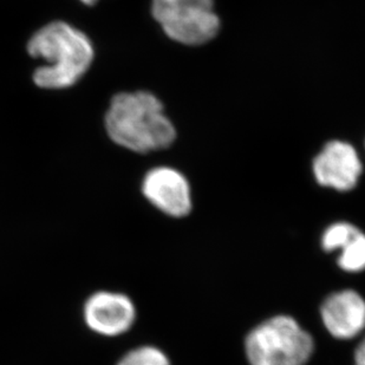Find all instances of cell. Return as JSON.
<instances>
[{"instance_id": "cell-1", "label": "cell", "mask_w": 365, "mask_h": 365, "mask_svg": "<svg viewBox=\"0 0 365 365\" xmlns=\"http://www.w3.org/2000/svg\"><path fill=\"white\" fill-rule=\"evenodd\" d=\"M34 58L45 64L34 73V82L41 89H66L86 75L93 61L89 37L66 21H52L39 29L28 43Z\"/></svg>"}, {"instance_id": "cell-2", "label": "cell", "mask_w": 365, "mask_h": 365, "mask_svg": "<svg viewBox=\"0 0 365 365\" xmlns=\"http://www.w3.org/2000/svg\"><path fill=\"white\" fill-rule=\"evenodd\" d=\"M106 129L111 141L140 154L167 148L176 136L163 103L147 91L115 95L106 114Z\"/></svg>"}, {"instance_id": "cell-3", "label": "cell", "mask_w": 365, "mask_h": 365, "mask_svg": "<svg viewBox=\"0 0 365 365\" xmlns=\"http://www.w3.org/2000/svg\"><path fill=\"white\" fill-rule=\"evenodd\" d=\"M314 351L312 336L285 314L262 322L245 339L250 365H307Z\"/></svg>"}, {"instance_id": "cell-4", "label": "cell", "mask_w": 365, "mask_h": 365, "mask_svg": "<svg viewBox=\"0 0 365 365\" xmlns=\"http://www.w3.org/2000/svg\"><path fill=\"white\" fill-rule=\"evenodd\" d=\"M152 14L165 35L181 44H205L220 29L214 0H153Z\"/></svg>"}, {"instance_id": "cell-5", "label": "cell", "mask_w": 365, "mask_h": 365, "mask_svg": "<svg viewBox=\"0 0 365 365\" xmlns=\"http://www.w3.org/2000/svg\"><path fill=\"white\" fill-rule=\"evenodd\" d=\"M86 327L104 337H118L130 330L136 321V307L123 293L98 291L83 307Z\"/></svg>"}, {"instance_id": "cell-6", "label": "cell", "mask_w": 365, "mask_h": 365, "mask_svg": "<svg viewBox=\"0 0 365 365\" xmlns=\"http://www.w3.org/2000/svg\"><path fill=\"white\" fill-rule=\"evenodd\" d=\"M362 170V163L356 149L341 141L327 143L314 161L317 182L339 192L355 188Z\"/></svg>"}, {"instance_id": "cell-7", "label": "cell", "mask_w": 365, "mask_h": 365, "mask_svg": "<svg viewBox=\"0 0 365 365\" xmlns=\"http://www.w3.org/2000/svg\"><path fill=\"white\" fill-rule=\"evenodd\" d=\"M145 199L169 217H182L192 210L190 185L175 169L160 167L145 175L142 183Z\"/></svg>"}, {"instance_id": "cell-8", "label": "cell", "mask_w": 365, "mask_h": 365, "mask_svg": "<svg viewBox=\"0 0 365 365\" xmlns=\"http://www.w3.org/2000/svg\"><path fill=\"white\" fill-rule=\"evenodd\" d=\"M321 317L332 337L350 341L365 331V299L355 289L332 293L323 302Z\"/></svg>"}, {"instance_id": "cell-9", "label": "cell", "mask_w": 365, "mask_h": 365, "mask_svg": "<svg viewBox=\"0 0 365 365\" xmlns=\"http://www.w3.org/2000/svg\"><path fill=\"white\" fill-rule=\"evenodd\" d=\"M322 247L327 253L339 251L338 266L349 273L365 271V233L355 225L337 222L322 235Z\"/></svg>"}, {"instance_id": "cell-10", "label": "cell", "mask_w": 365, "mask_h": 365, "mask_svg": "<svg viewBox=\"0 0 365 365\" xmlns=\"http://www.w3.org/2000/svg\"><path fill=\"white\" fill-rule=\"evenodd\" d=\"M118 365H170V361L161 349L145 345L128 351Z\"/></svg>"}, {"instance_id": "cell-11", "label": "cell", "mask_w": 365, "mask_h": 365, "mask_svg": "<svg viewBox=\"0 0 365 365\" xmlns=\"http://www.w3.org/2000/svg\"><path fill=\"white\" fill-rule=\"evenodd\" d=\"M354 359H355V365H365V336L356 348Z\"/></svg>"}, {"instance_id": "cell-12", "label": "cell", "mask_w": 365, "mask_h": 365, "mask_svg": "<svg viewBox=\"0 0 365 365\" xmlns=\"http://www.w3.org/2000/svg\"><path fill=\"white\" fill-rule=\"evenodd\" d=\"M81 1H82L83 4L88 5V6H93V5H95L98 0H81Z\"/></svg>"}]
</instances>
